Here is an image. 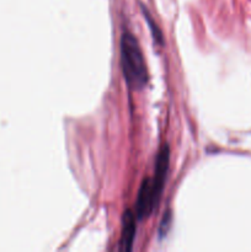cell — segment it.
<instances>
[{"mask_svg": "<svg viewBox=\"0 0 251 252\" xmlns=\"http://www.w3.org/2000/svg\"><path fill=\"white\" fill-rule=\"evenodd\" d=\"M121 65L129 88L139 90L147 85L148 71L143 52L134 34L129 31H125L121 37Z\"/></svg>", "mask_w": 251, "mask_h": 252, "instance_id": "6da1fadb", "label": "cell"}, {"mask_svg": "<svg viewBox=\"0 0 251 252\" xmlns=\"http://www.w3.org/2000/svg\"><path fill=\"white\" fill-rule=\"evenodd\" d=\"M160 199L155 194L154 187H153L152 179H144L139 187L135 202V217L138 219H145L152 216L154 209L157 208Z\"/></svg>", "mask_w": 251, "mask_h": 252, "instance_id": "7a4b0ae2", "label": "cell"}, {"mask_svg": "<svg viewBox=\"0 0 251 252\" xmlns=\"http://www.w3.org/2000/svg\"><path fill=\"white\" fill-rule=\"evenodd\" d=\"M170 164V149L166 144L162 145L157 154L155 159V169H154V177L152 179L153 187H154L155 194L160 199L162 191L165 187V181H166L167 170H169Z\"/></svg>", "mask_w": 251, "mask_h": 252, "instance_id": "3957f363", "label": "cell"}, {"mask_svg": "<svg viewBox=\"0 0 251 252\" xmlns=\"http://www.w3.org/2000/svg\"><path fill=\"white\" fill-rule=\"evenodd\" d=\"M135 213L132 211H126L122 219V230H121L120 249L122 251H130L135 238Z\"/></svg>", "mask_w": 251, "mask_h": 252, "instance_id": "277c9868", "label": "cell"}]
</instances>
